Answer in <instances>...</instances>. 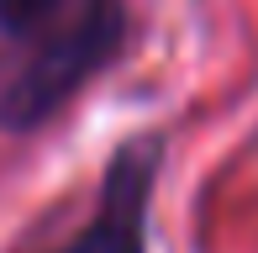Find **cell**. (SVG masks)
Returning a JSON list of instances; mask_svg holds the SVG:
<instances>
[{
	"label": "cell",
	"mask_w": 258,
	"mask_h": 253,
	"mask_svg": "<svg viewBox=\"0 0 258 253\" xmlns=\"http://www.w3.org/2000/svg\"><path fill=\"white\" fill-rule=\"evenodd\" d=\"M126 27V0H74L69 16L42 32L0 85V132L48 126L90 79L121 58Z\"/></svg>",
	"instance_id": "obj_1"
},
{
	"label": "cell",
	"mask_w": 258,
	"mask_h": 253,
	"mask_svg": "<svg viewBox=\"0 0 258 253\" xmlns=\"http://www.w3.org/2000/svg\"><path fill=\"white\" fill-rule=\"evenodd\" d=\"M163 153H169L163 132H132L105 164L90 216L53 253H148V216H153Z\"/></svg>",
	"instance_id": "obj_2"
},
{
	"label": "cell",
	"mask_w": 258,
	"mask_h": 253,
	"mask_svg": "<svg viewBox=\"0 0 258 253\" xmlns=\"http://www.w3.org/2000/svg\"><path fill=\"white\" fill-rule=\"evenodd\" d=\"M69 6L74 0H0V37L32 48L48 27H58L69 16Z\"/></svg>",
	"instance_id": "obj_3"
}]
</instances>
